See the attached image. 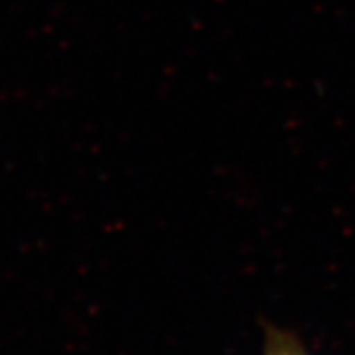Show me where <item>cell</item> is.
Listing matches in <instances>:
<instances>
[{"label": "cell", "instance_id": "6da1fadb", "mask_svg": "<svg viewBox=\"0 0 355 355\" xmlns=\"http://www.w3.org/2000/svg\"><path fill=\"white\" fill-rule=\"evenodd\" d=\"M261 355H312L295 334L281 328H266Z\"/></svg>", "mask_w": 355, "mask_h": 355}]
</instances>
